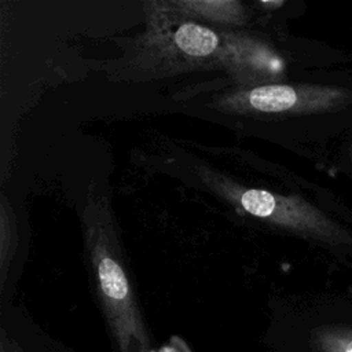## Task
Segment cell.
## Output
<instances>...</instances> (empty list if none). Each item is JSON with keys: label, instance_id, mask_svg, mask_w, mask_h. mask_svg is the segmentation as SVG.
<instances>
[{"label": "cell", "instance_id": "2", "mask_svg": "<svg viewBox=\"0 0 352 352\" xmlns=\"http://www.w3.org/2000/svg\"><path fill=\"white\" fill-rule=\"evenodd\" d=\"M146 30L132 62L144 73L173 74L217 62L221 38L213 29L180 14L169 1H147Z\"/></svg>", "mask_w": 352, "mask_h": 352}, {"label": "cell", "instance_id": "7", "mask_svg": "<svg viewBox=\"0 0 352 352\" xmlns=\"http://www.w3.org/2000/svg\"><path fill=\"white\" fill-rule=\"evenodd\" d=\"M12 206L3 195L0 205V276L1 285L6 280L10 263L16 248V221Z\"/></svg>", "mask_w": 352, "mask_h": 352}, {"label": "cell", "instance_id": "5", "mask_svg": "<svg viewBox=\"0 0 352 352\" xmlns=\"http://www.w3.org/2000/svg\"><path fill=\"white\" fill-rule=\"evenodd\" d=\"M217 63L238 82V88L278 84L283 60L260 38L242 32H221Z\"/></svg>", "mask_w": 352, "mask_h": 352}, {"label": "cell", "instance_id": "1", "mask_svg": "<svg viewBox=\"0 0 352 352\" xmlns=\"http://www.w3.org/2000/svg\"><path fill=\"white\" fill-rule=\"evenodd\" d=\"M82 230L98 297L120 349L147 352L148 337L106 197L89 192L82 210Z\"/></svg>", "mask_w": 352, "mask_h": 352}, {"label": "cell", "instance_id": "4", "mask_svg": "<svg viewBox=\"0 0 352 352\" xmlns=\"http://www.w3.org/2000/svg\"><path fill=\"white\" fill-rule=\"evenodd\" d=\"M352 103V91L318 84H268L217 95L212 107L236 116H300L337 111Z\"/></svg>", "mask_w": 352, "mask_h": 352}, {"label": "cell", "instance_id": "6", "mask_svg": "<svg viewBox=\"0 0 352 352\" xmlns=\"http://www.w3.org/2000/svg\"><path fill=\"white\" fill-rule=\"evenodd\" d=\"M172 6L190 19L226 25H245L248 7L238 0H170Z\"/></svg>", "mask_w": 352, "mask_h": 352}, {"label": "cell", "instance_id": "9", "mask_svg": "<svg viewBox=\"0 0 352 352\" xmlns=\"http://www.w3.org/2000/svg\"><path fill=\"white\" fill-rule=\"evenodd\" d=\"M1 352H3V351H1Z\"/></svg>", "mask_w": 352, "mask_h": 352}, {"label": "cell", "instance_id": "3", "mask_svg": "<svg viewBox=\"0 0 352 352\" xmlns=\"http://www.w3.org/2000/svg\"><path fill=\"white\" fill-rule=\"evenodd\" d=\"M195 170L209 190L245 214L275 228L324 243H352L348 230L298 195L248 187L206 165H197Z\"/></svg>", "mask_w": 352, "mask_h": 352}, {"label": "cell", "instance_id": "8", "mask_svg": "<svg viewBox=\"0 0 352 352\" xmlns=\"http://www.w3.org/2000/svg\"><path fill=\"white\" fill-rule=\"evenodd\" d=\"M349 157H351V160H352V144H351V147H349Z\"/></svg>", "mask_w": 352, "mask_h": 352}]
</instances>
